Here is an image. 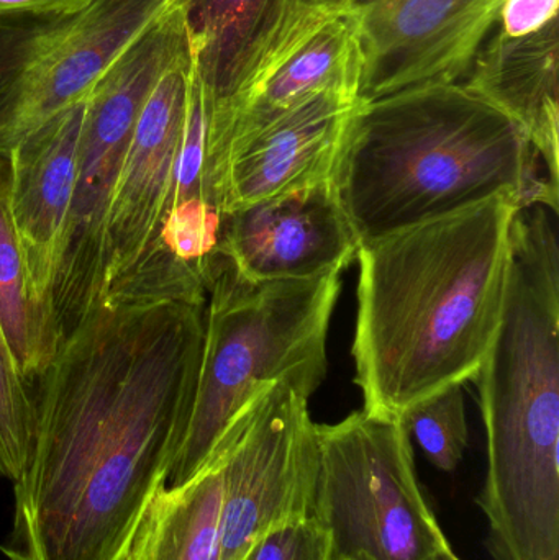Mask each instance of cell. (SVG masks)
<instances>
[{
    "mask_svg": "<svg viewBox=\"0 0 559 560\" xmlns=\"http://www.w3.org/2000/svg\"><path fill=\"white\" fill-rule=\"evenodd\" d=\"M203 312L102 305L59 346L35 382L7 560L125 559L189 421Z\"/></svg>",
    "mask_w": 559,
    "mask_h": 560,
    "instance_id": "cell-1",
    "label": "cell"
},
{
    "mask_svg": "<svg viewBox=\"0 0 559 560\" xmlns=\"http://www.w3.org/2000/svg\"><path fill=\"white\" fill-rule=\"evenodd\" d=\"M517 200L361 243L354 382L368 415L403 420L432 395L475 381L498 335Z\"/></svg>",
    "mask_w": 559,
    "mask_h": 560,
    "instance_id": "cell-2",
    "label": "cell"
},
{
    "mask_svg": "<svg viewBox=\"0 0 559 560\" xmlns=\"http://www.w3.org/2000/svg\"><path fill=\"white\" fill-rule=\"evenodd\" d=\"M538 160L525 131L465 85H426L358 107L331 180L361 245L496 197L558 215Z\"/></svg>",
    "mask_w": 559,
    "mask_h": 560,
    "instance_id": "cell-3",
    "label": "cell"
},
{
    "mask_svg": "<svg viewBox=\"0 0 559 560\" xmlns=\"http://www.w3.org/2000/svg\"><path fill=\"white\" fill-rule=\"evenodd\" d=\"M548 210L515 213L504 313L475 378L492 560H559V243Z\"/></svg>",
    "mask_w": 559,
    "mask_h": 560,
    "instance_id": "cell-4",
    "label": "cell"
},
{
    "mask_svg": "<svg viewBox=\"0 0 559 560\" xmlns=\"http://www.w3.org/2000/svg\"><path fill=\"white\" fill-rule=\"evenodd\" d=\"M341 272L248 282L217 256L207 283L203 349L193 410L167 489L193 480L253 397L291 381L312 397L327 374V336Z\"/></svg>",
    "mask_w": 559,
    "mask_h": 560,
    "instance_id": "cell-5",
    "label": "cell"
},
{
    "mask_svg": "<svg viewBox=\"0 0 559 560\" xmlns=\"http://www.w3.org/2000/svg\"><path fill=\"white\" fill-rule=\"evenodd\" d=\"M187 56L183 12L167 0L85 98L74 196L49 293L59 346L104 305L108 209L135 125L158 82Z\"/></svg>",
    "mask_w": 559,
    "mask_h": 560,
    "instance_id": "cell-6",
    "label": "cell"
},
{
    "mask_svg": "<svg viewBox=\"0 0 559 560\" xmlns=\"http://www.w3.org/2000/svg\"><path fill=\"white\" fill-rule=\"evenodd\" d=\"M312 516L330 560H432L452 548L423 495L403 420L357 411L317 424Z\"/></svg>",
    "mask_w": 559,
    "mask_h": 560,
    "instance_id": "cell-7",
    "label": "cell"
},
{
    "mask_svg": "<svg viewBox=\"0 0 559 560\" xmlns=\"http://www.w3.org/2000/svg\"><path fill=\"white\" fill-rule=\"evenodd\" d=\"M167 0H92L0 13V154L88 98L102 72Z\"/></svg>",
    "mask_w": 559,
    "mask_h": 560,
    "instance_id": "cell-8",
    "label": "cell"
},
{
    "mask_svg": "<svg viewBox=\"0 0 559 560\" xmlns=\"http://www.w3.org/2000/svg\"><path fill=\"white\" fill-rule=\"evenodd\" d=\"M294 382L259 390L213 453L222 457L220 560H242L279 526L311 518L317 482V424Z\"/></svg>",
    "mask_w": 559,
    "mask_h": 560,
    "instance_id": "cell-9",
    "label": "cell"
},
{
    "mask_svg": "<svg viewBox=\"0 0 559 560\" xmlns=\"http://www.w3.org/2000/svg\"><path fill=\"white\" fill-rule=\"evenodd\" d=\"M361 75L363 58L350 20L330 3L302 0L235 97L220 110H210L207 170L217 203L223 163L232 148L318 92L345 91L360 97Z\"/></svg>",
    "mask_w": 559,
    "mask_h": 560,
    "instance_id": "cell-10",
    "label": "cell"
},
{
    "mask_svg": "<svg viewBox=\"0 0 559 560\" xmlns=\"http://www.w3.org/2000/svg\"><path fill=\"white\" fill-rule=\"evenodd\" d=\"M350 20L363 58L361 101L462 84L502 0H321Z\"/></svg>",
    "mask_w": 559,
    "mask_h": 560,
    "instance_id": "cell-11",
    "label": "cell"
},
{
    "mask_svg": "<svg viewBox=\"0 0 559 560\" xmlns=\"http://www.w3.org/2000/svg\"><path fill=\"white\" fill-rule=\"evenodd\" d=\"M358 248L330 177L225 213L219 255L258 283L341 272Z\"/></svg>",
    "mask_w": 559,
    "mask_h": 560,
    "instance_id": "cell-12",
    "label": "cell"
},
{
    "mask_svg": "<svg viewBox=\"0 0 559 560\" xmlns=\"http://www.w3.org/2000/svg\"><path fill=\"white\" fill-rule=\"evenodd\" d=\"M190 74L193 55L158 82L135 125L108 209L104 305L120 296L156 238L186 125Z\"/></svg>",
    "mask_w": 559,
    "mask_h": 560,
    "instance_id": "cell-13",
    "label": "cell"
},
{
    "mask_svg": "<svg viewBox=\"0 0 559 560\" xmlns=\"http://www.w3.org/2000/svg\"><path fill=\"white\" fill-rule=\"evenodd\" d=\"M361 101L345 91L312 95L226 154L222 213L330 179Z\"/></svg>",
    "mask_w": 559,
    "mask_h": 560,
    "instance_id": "cell-14",
    "label": "cell"
},
{
    "mask_svg": "<svg viewBox=\"0 0 559 560\" xmlns=\"http://www.w3.org/2000/svg\"><path fill=\"white\" fill-rule=\"evenodd\" d=\"M84 114L85 98L39 125L9 153L10 213L33 296L49 313V293L74 196Z\"/></svg>",
    "mask_w": 559,
    "mask_h": 560,
    "instance_id": "cell-15",
    "label": "cell"
},
{
    "mask_svg": "<svg viewBox=\"0 0 559 560\" xmlns=\"http://www.w3.org/2000/svg\"><path fill=\"white\" fill-rule=\"evenodd\" d=\"M511 117L559 189V22L524 36L492 28L462 82Z\"/></svg>",
    "mask_w": 559,
    "mask_h": 560,
    "instance_id": "cell-16",
    "label": "cell"
},
{
    "mask_svg": "<svg viewBox=\"0 0 559 560\" xmlns=\"http://www.w3.org/2000/svg\"><path fill=\"white\" fill-rule=\"evenodd\" d=\"M186 23L194 71L210 110L235 97L252 69L284 32L302 0H173Z\"/></svg>",
    "mask_w": 559,
    "mask_h": 560,
    "instance_id": "cell-17",
    "label": "cell"
},
{
    "mask_svg": "<svg viewBox=\"0 0 559 560\" xmlns=\"http://www.w3.org/2000/svg\"><path fill=\"white\" fill-rule=\"evenodd\" d=\"M222 500V457L213 453L193 480L156 493L124 560H220Z\"/></svg>",
    "mask_w": 559,
    "mask_h": 560,
    "instance_id": "cell-18",
    "label": "cell"
},
{
    "mask_svg": "<svg viewBox=\"0 0 559 560\" xmlns=\"http://www.w3.org/2000/svg\"><path fill=\"white\" fill-rule=\"evenodd\" d=\"M0 328L20 377L33 387L59 349L49 310L32 293L28 269L10 213L9 154H0Z\"/></svg>",
    "mask_w": 559,
    "mask_h": 560,
    "instance_id": "cell-19",
    "label": "cell"
},
{
    "mask_svg": "<svg viewBox=\"0 0 559 560\" xmlns=\"http://www.w3.org/2000/svg\"><path fill=\"white\" fill-rule=\"evenodd\" d=\"M410 440L427 459L442 470L455 472L469 443L463 385H453L410 408L403 418Z\"/></svg>",
    "mask_w": 559,
    "mask_h": 560,
    "instance_id": "cell-20",
    "label": "cell"
},
{
    "mask_svg": "<svg viewBox=\"0 0 559 560\" xmlns=\"http://www.w3.org/2000/svg\"><path fill=\"white\" fill-rule=\"evenodd\" d=\"M10 354L0 328V477L15 482L32 450L35 401Z\"/></svg>",
    "mask_w": 559,
    "mask_h": 560,
    "instance_id": "cell-21",
    "label": "cell"
},
{
    "mask_svg": "<svg viewBox=\"0 0 559 560\" xmlns=\"http://www.w3.org/2000/svg\"><path fill=\"white\" fill-rule=\"evenodd\" d=\"M242 560H330V541L311 516L266 533Z\"/></svg>",
    "mask_w": 559,
    "mask_h": 560,
    "instance_id": "cell-22",
    "label": "cell"
},
{
    "mask_svg": "<svg viewBox=\"0 0 559 560\" xmlns=\"http://www.w3.org/2000/svg\"><path fill=\"white\" fill-rule=\"evenodd\" d=\"M559 0H502L494 28L508 36H524L557 22Z\"/></svg>",
    "mask_w": 559,
    "mask_h": 560,
    "instance_id": "cell-23",
    "label": "cell"
},
{
    "mask_svg": "<svg viewBox=\"0 0 559 560\" xmlns=\"http://www.w3.org/2000/svg\"><path fill=\"white\" fill-rule=\"evenodd\" d=\"M92 0H0V13L15 10H59L79 9Z\"/></svg>",
    "mask_w": 559,
    "mask_h": 560,
    "instance_id": "cell-24",
    "label": "cell"
},
{
    "mask_svg": "<svg viewBox=\"0 0 559 560\" xmlns=\"http://www.w3.org/2000/svg\"><path fill=\"white\" fill-rule=\"evenodd\" d=\"M432 560H462L456 556V552L453 551L452 548L445 549V551L440 552L436 558H433Z\"/></svg>",
    "mask_w": 559,
    "mask_h": 560,
    "instance_id": "cell-25",
    "label": "cell"
}]
</instances>
